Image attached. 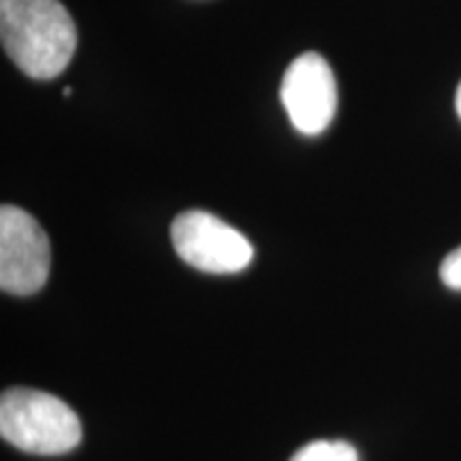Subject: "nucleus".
<instances>
[{"instance_id": "nucleus-8", "label": "nucleus", "mask_w": 461, "mask_h": 461, "mask_svg": "<svg viewBox=\"0 0 461 461\" xmlns=\"http://www.w3.org/2000/svg\"><path fill=\"white\" fill-rule=\"evenodd\" d=\"M455 107H457V113L461 118V84H459V90H457V99H455Z\"/></svg>"}, {"instance_id": "nucleus-1", "label": "nucleus", "mask_w": 461, "mask_h": 461, "mask_svg": "<svg viewBox=\"0 0 461 461\" xmlns=\"http://www.w3.org/2000/svg\"><path fill=\"white\" fill-rule=\"evenodd\" d=\"M0 39L22 73L48 82L71 62L77 28L60 0H0Z\"/></svg>"}, {"instance_id": "nucleus-2", "label": "nucleus", "mask_w": 461, "mask_h": 461, "mask_svg": "<svg viewBox=\"0 0 461 461\" xmlns=\"http://www.w3.org/2000/svg\"><path fill=\"white\" fill-rule=\"evenodd\" d=\"M0 436L20 451L65 455L82 442V423L60 397L34 389H9L0 397Z\"/></svg>"}, {"instance_id": "nucleus-5", "label": "nucleus", "mask_w": 461, "mask_h": 461, "mask_svg": "<svg viewBox=\"0 0 461 461\" xmlns=\"http://www.w3.org/2000/svg\"><path fill=\"white\" fill-rule=\"evenodd\" d=\"M280 99L299 132L321 135L331 124L338 107L336 77L330 62L316 51L295 58L282 77Z\"/></svg>"}, {"instance_id": "nucleus-6", "label": "nucleus", "mask_w": 461, "mask_h": 461, "mask_svg": "<svg viewBox=\"0 0 461 461\" xmlns=\"http://www.w3.org/2000/svg\"><path fill=\"white\" fill-rule=\"evenodd\" d=\"M291 461H359V453L348 442L316 440L299 448Z\"/></svg>"}, {"instance_id": "nucleus-7", "label": "nucleus", "mask_w": 461, "mask_h": 461, "mask_svg": "<svg viewBox=\"0 0 461 461\" xmlns=\"http://www.w3.org/2000/svg\"><path fill=\"white\" fill-rule=\"evenodd\" d=\"M440 278L448 288H453V291H461V248L453 250L451 255L442 261Z\"/></svg>"}, {"instance_id": "nucleus-3", "label": "nucleus", "mask_w": 461, "mask_h": 461, "mask_svg": "<svg viewBox=\"0 0 461 461\" xmlns=\"http://www.w3.org/2000/svg\"><path fill=\"white\" fill-rule=\"evenodd\" d=\"M177 257L205 274H238L255 258V248L244 233L210 212H184L171 224Z\"/></svg>"}, {"instance_id": "nucleus-4", "label": "nucleus", "mask_w": 461, "mask_h": 461, "mask_svg": "<svg viewBox=\"0 0 461 461\" xmlns=\"http://www.w3.org/2000/svg\"><path fill=\"white\" fill-rule=\"evenodd\" d=\"M51 248L34 218L15 205L0 207V288L26 297L48 282Z\"/></svg>"}]
</instances>
